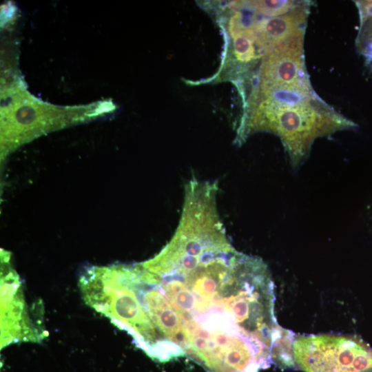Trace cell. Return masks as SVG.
I'll return each instance as SVG.
<instances>
[{
    "label": "cell",
    "mask_w": 372,
    "mask_h": 372,
    "mask_svg": "<svg viewBox=\"0 0 372 372\" xmlns=\"http://www.w3.org/2000/svg\"><path fill=\"white\" fill-rule=\"evenodd\" d=\"M262 264L232 245H208L153 271L180 318L186 356L207 372H240L264 344L254 338Z\"/></svg>",
    "instance_id": "obj_1"
},
{
    "label": "cell",
    "mask_w": 372,
    "mask_h": 372,
    "mask_svg": "<svg viewBox=\"0 0 372 372\" xmlns=\"http://www.w3.org/2000/svg\"><path fill=\"white\" fill-rule=\"evenodd\" d=\"M79 287L86 304L126 331L152 360L186 356L180 318L142 262L92 267L80 277Z\"/></svg>",
    "instance_id": "obj_2"
},
{
    "label": "cell",
    "mask_w": 372,
    "mask_h": 372,
    "mask_svg": "<svg viewBox=\"0 0 372 372\" xmlns=\"http://www.w3.org/2000/svg\"><path fill=\"white\" fill-rule=\"evenodd\" d=\"M240 139L257 132L278 136L293 167L308 157L314 141L355 125L322 100L312 86L256 89Z\"/></svg>",
    "instance_id": "obj_3"
},
{
    "label": "cell",
    "mask_w": 372,
    "mask_h": 372,
    "mask_svg": "<svg viewBox=\"0 0 372 372\" xmlns=\"http://www.w3.org/2000/svg\"><path fill=\"white\" fill-rule=\"evenodd\" d=\"M293 356L304 372H363L372 367V349L349 335L295 336Z\"/></svg>",
    "instance_id": "obj_4"
},
{
    "label": "cell",
    "mask_w": 372,
    "mask_h": 372,
    "mask_svg": "<svg viewBox=\"0 0 372 372\" xmlns=\"http://www.w3.org/2000/svg\"><path fill=\"white\" fill-rule=\"evenodd\" d=\"M304 37L282 42L263 56L257 89L311 85L306 70Z\"/></svg>",
    "instance_id": "obj_5"
},
{
    "label": "cell",
    "mask_w": 372,
    "mask_h": 372,
    "mask_svg": "<svg viewBox=\"0 0 372 372\" xmlns=\"http://www.w3.org/2000/svg\"><path fill=\"white\" fill-rule=\"evenodd\" d=\"M1 348L17 341H37L41 335L30 327L18 275L12 269L1 278Z\"/></svg>",
    "instance_id": "obj_6"
},
{
    "label": "cell",
    "mask_w": 372,
    "mask_h": 372,
    "mask_svg": "<svg viewBox=\"0 0 372 372\" xmlns=\"http://www.w3.org/2000/svg\"><path fill=\"white\" fill-rule=\"evenodd\" d=\"M309 8L307 1H301L285 14L260 18L255 29L256 44L260 55L264 56L282 42L304 37Z\"/></svg>",
    "instance_id": "obj_7"
},
{
    "label": "cell",
    "mask_w": 372,
    "mask_h": 372,
    "mask_svg": "<svg viewBox=\"0 0 372 372\" xmlns=\"http://www.w3.org/2000/svg\"><path fill=\"white\" fill-rule=\"evenodd\" d=\"M234 54L238 61L247 63L260 56L256 44L255 30L229 25Z\"/></svg>",
    "instance_id": "obj_8"
},
{
    "label": "cell",
    "mask_w": 372,
    "mask_h": 372,
    "mask_svg": "<svg viewBox=\"0 0 372 372\" xmlns=\"http://www.w3.org/2000/svg\"><path fill=\"white\" fill-rule=\"evenodd\" d=\"M301 1H247V4L258 14L275 17L285 14L295 8Z\"/></svg>",
    "instance_id": "obj_9"
},
{
    "label": "cell",
    "mask_w": 372,
    "mask_h": 372,
    "mask_svg": "<svg viewBox=\"0 0 372 372\" xmlns=\"http://www.w3.org/2000/svg\"><path fill=\"white\" fill-rule=\"evenodd\" d=\"M363 372H372V367H371L370 369H368L367 370L363 371Z\"/></svg>",
    "instance_id": "obj_10"
}]
</instances>
